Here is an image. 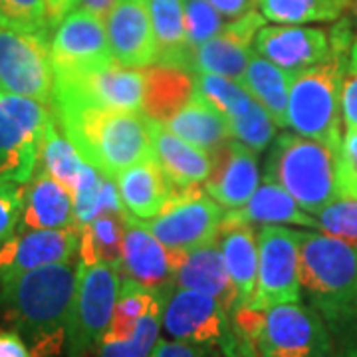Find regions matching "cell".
<instances>
[{"label":"cell","mask_w":357,"mask_h":357,"mask_svg":"<svg viewBox=\"0 0 357 357\" xmlns=\"http://www.w3.org/2000/svg\"><path fill=\"white\" fill-rule=\"evenodd\" d=\"M79 280V262H56L0 284V310L32 357H58Z\"/></svg>","instance_id":"cell-1"},{"label":"cell","mask_w":357,"mask_h":357,"mask_svg":"<svg viewBox=\"0 0 357 357\" xmlns=\"http://www.w3.org/2000/svg\"><path fill=\"white\" fill-rule=\"evenodd\" d=\"M52 114L77 153L103 177L115 178L141 161L155 159L147 115L56 98Z\"/></svg>","instance_id":"cell-2"},{"label":"cell","mask_w":357,"mask_h":357,"mask_svg":"<svg viewBox=\"0 0 357 357\" xmlns=\"http://www.w3.org/2000/svg\"><path fill=\"white\" fill-rule=\"evenodd\" d=\"M302 300L340 335L357 319V244L321 232H302Z\"/></svg>","instance_id":"cell-3"},{"label":"cell","mask_w":357,"mask_h":357,"mask_svg":"<svg viewBox=\"0 0 357 357\" xmlns=\"http://www.w3.org/2000/svg\"><path fill=\"white\" fill-rule=\"evenodd\" d=\"M264 178L284 187L310 215L342 197L337 189V151L298 133H282L272 141Z\"/></svg>","instance_id":"cell-4"},{"label":"cell","mask_w":357,"mask_h":357,"mask_svg":"<svg viewBox=\"0 0 357 357\" xmlns=\"http://www.w3.org/2000/svg\"><path fill=\"white\" fill-rule=\"evenodd\" d=\"M332 48L326 62L296 74L288 98V128L337 151L342 143V88L349 50Z\"/></svg>","instance_id":"cell-5"},{"label":"cell","mask_w":357,"mask_h":357,"mask_svg":"<svg viewBox=\"0 0 357 357\" xmlns=\"http://www.w3.org/2000/svg\"><path fill=\"white\" fill-rule=\"evenodd\" d=\"M119 286L121 274L117 266H84L79 262V280L66 328L68 357H89L98 349L114 318Z\"/></svg>","instance_id":"cell-6"},{"label":"cell","mask_w":357,"mask_h":357,"mask_svg":"<svg viewBox=\"0 0 357 357\" xmlns=\"http://www.w3.org/2000/svg\"><path fill=\"white\" fill-rule=\"evenodd\" d=\"M52 115L46 103L0 91V181L26 185L32 178Z\"/></svg>","instance_id":"cell-7"},{"label":"cell","mask_w":357,"mask_h":357,"mask_svg":"<svg viewBox=\"0 0 357 357\" xmlns=\"http://www.w3.org/2000/svg\"><path fill=\"white\" fill-rule=\"evenodd\" d=\"M163 330L178 342L215 347L225 357H241L230 312L213 296L173 286L163 306Z\"/></svg>","instance_id":"cell-8"},{"label":"cell","mask_w":357,"mask_h":357,"mask_svg":"<svg viewBox=\"0 0 357 357\" xmlns=\"http://www.w3.org/2000/svg\"><path fill=\"white\" fill-rule=\"evenodd\" d=\"M258 357H333V340L318 312L302 302L266 310Z\"/></svg>","instance_id":"cell-9"},{"label":"cell","mask_w":357,"mask_h":357,"mask_svg":"<svg viewBox=\"0 0 357 357\" xmlns=\"http://www.w3.org/2000/svg\"><path fill=\"white\" fill-rule=\"evenodd\" d=\"M0 91L52 105L50 40L0 26Z\"/></svg>","instance_id":"cell-10"},{"label":"cell","mask_w":357,"mask_h":357,"mask_svg":"<svg viewBox=\"0 0 357 357\" xmlns=\"http://www.w3.org/2000/svg\"><path fill=\"white\" fill-rule=\"evenodd\" d=\"M222 206L201 187L175 189V195L157 217L143 225L171 250L187 252L217 241Z\"/></svg>","instance_id":"cell-11"},{"label":"cell","mask_w":357,"mask_h":357,"mask_svg":"<svg viewBox=\"0 0 357 357\" xmlns=\"http://www.w3.org/2000/svg\"><path fill=\"white\" fill-rule=\"evenodd\" d=\"M300 246V230L262 227L258 232V278L252 306L268 310L284 302H302Z\"/></svg>","instance_id":"cell-12"},{"label":"cell","mask_w":357,"mask_h":357,"mask_svg":"<svg viewBox=\"0 0 357 357\" xmlns=\"http://www.w3.org/2000/svg\"><path fill=\"white\" fill-rule=\"evenodd\" d=\"M195 93L213 103L229 121L236 141L262 153L276 139V123L243 84L215 74H195Z\"/></svg>","instance_id":"cell-13"},{"label":"cell","mask_w":357,"mask_h":357,"mask_svg":"<svg viewBox=\"0 0 357 357\" xmlns=\"http://www.w3.org/2000/svg\"><path fill=\"white\" fill-rule=\"evenodd\" d=\"M50 54L54 77L82 76L115 62L103 20L79 6L54 28Z\"/></svg>","instance_id":"cell-14"},{"label":"cell","mask_w":357,"mask_h":357,"mask_svg":"<svg viewBox=\"0 0 357 357\" xmlns=\"http://www.w3.org/2000/svg\"><path fill=\"white\" fill-rule=\"evenodd\" d=\"M145 96V77L143 70L114 64L93 70L82 76L54 77V96L68 100L96 103L103 107L141 112Z\"/></svg>","instance_id":"cell-15"},{"label":"cell","mask_w":357,"mask_h":357,"mask_svg":"<svg viewBox=\"0 0 357 357\" xmlns=\"http://www.w3.org/2000/svg\"><path fill=\"white\" fill-rule=\"evenodd\" d=\"M79 248V229L16 230L0 244V284L36 268L74 260Z\"/></svg>","instance_id":"cell-16"},{"label":"cell","mask_w":357,"mask_h":357,"mask_svg":"<svg viewBox=\"0 0 357 357\" xmlns=\"http://www.w3.org/2000/svg\"><path fill=\"white\" fill-rule=\"evenodd\" d=\"M181 256V250L167 248L141 218L128 215L119 262V274L123 278L153 290L173 288Z\"/></svg>","instance_id":"cell-17"},{"label":"cell","mask_w":357,"mask_h":357,"mask_svg":"<svg viewBox=\"0 0 357 357\" xmlns=\"http://www.w3.org/2000/svg\"><path fill=\"white\" fill-rule=\"evenodd\" d=\"M266 18L258 10H248L243 16L230 20L215 38L204 42L192 54L195 74H215L243 82L244 72L252 58V40L264 26Z\"/></svg>","instance_id":"cell-18"},{"label":"cell","mask_w":357,"mask_h":357,"mask_svg":"<svg viewBox=\"0 0 357 357\" xmlns=\"http://www.w3.org/2000/svg\"><path fill=\"white\" fill-rule=\"evenodd\" d=\"M255 50L292 76L326 62L332 54L326 30L302 24L262 26L255 38Z\"/></svg>","instance_id":"cell-19"},{"label":"cell","mask_w":357,"mask_h":357,"mask_svg":"<svg viewBox=\"0 0 357 357\" xmlns=\"http://www.w3.org/2000/svg\"><path fill=\"white\" fill-rule=\"evenodd\" d=\"M109 50L117 64L147 68L155 64V34L149 0H117L105 18Z\"/></svg>","instance_id":"cell-20"},{"label":"cell","mask_w":357,"mask_h":357,"mask_svg":"<svg viewBox=\"0 0 357 357\" xmlns=\"http://www.w3.org/2000/svg\"><path fill=\"white\" fill-rule=\"evenodd\" d=\"M213 173L204 183L206 195L227 211L244 206L258 189V153L241 141H227L213 151Z\"/></svg>","instance_id":"cell-21"},{"label":"cell","mask_w":357,"mask_h":357,"mask_svg":"<svg viewBox=\"0 0 357 357\" xmlns=\"http://www.w3.org/2000/svg\"><path fill=\"white\" fill-rule=\"evenodd\" d=\"M149 119V117H147ZM149 135L157 163L177 189L201 187L213 173V153L181 139L163 121L149 119Z\"/></svg>","instance_id":"cell-22"},{"label":"cell","mask_w":357,"mask_h":357,"mask_svg":"<svg viewBox=\"0 0 357 357\" xmlns=\"http://www.w3.org/2000/svg\"><path fill=\"white\" fill-rule=\"evenodd\" d=\"M173 286L213 296L222 302L229 312L238 304V294L230 280L217 241L183 252Z\"/></svg>","instance_id":"cell-23"},{"label":"cell","mask_w":357,"mask_h":357,"mask_svg":"<svg viewBox=\"0 0 357 357\" xmlns=\"http://www.w3.org/2000/svg\"><path fill=\"white\" fill-rule=\"evenodd\" d=\"M20 220L24 229H77L72 195L44 167L26 183Z\"/></svg>","instance_id":"cell-24"},{"label":"cell","mask_w":357,"mask_h":357,"mask_svg":"<svg viewBox=\"0 0 357 357\" xmlns=\"http://www.w3.org/2000/svg\"><path fill=\"white\" fill-rule=\"evenodd\" d=\"M115 183L121 203L128 208L129 215L141 220L157 217L177 189L163 171V167L157 163V159L141 161L137 165L121 171L115 177Z\"/></svg>","instance_id":"cell-25"},{"label":"cell","mask_w":357,"mask_h":357,"mask_svg":"<svg viewBox=\"0 0 357 357\" xmlns=\"http://www.w3.org/2000/svg\"><path fill=\"white\" fill-rule=\"evenodd\" d=\"M220 252L238 294V304H250L258 278V238L252 225L225 215L220 222Z\"/></svg>","instance_id":"cell-26"},{"label":"cell","mask_w":357,"mask_h":357,"mask_svg":"<svg viewBox=\"0 0 357 357\" xmlns=\"http://www.w3.org/2000/svg\"><path fill=\"white\" fill-rule=\"evenodd\" d=\"M145 96L141 112L149 119H171L195 96V76L189 70L167 64H151L143 70Z\"/></svg>","instance_id":"cell-27"},{"label":"cell","mask_w":357,"mask_h":357,"mask_svg":"<svg viewBox=\"0 0 357 357\" xmlns=\"http://www.w3.org/2000/svg\"><path fill=\"white\" fill-rule=\"evenodd\" d=\"M227 217L248 225H260V227L296 225V227L316 229L314 215L306 213L296 203L292 195L274 181H266L264 185H260L248 203L236 211H227Z\"/></svg>","instance_id":"cell-28"},{"label":"cell","mask_w":357,"mask_h":357,"mask_svg":"<svg viewBox=\"0 0 357 357\" xmlns=\"http://www.w3.org/2000/svg\"><path fill=\"white\" fill-rule=\"evenodd\" d=\"M165 126L181 139L208 153L217 151L232 137L227 117L197 93L171 119H167Z\"/></svg>","instance_id":"cell-29"},{"label":"cell","mask_w":357,"mask_h":357,"mask_svg":"<svg viewBox=\"0 0 357 357\" xmlns=\"http://www.w3.org/2000/svg\"><path fill=\"white\" fill-rule=\"evenodd\" d=\"M155 34V64H167L192 72V50L185 32L183 0H149Z\"/></svg>","instance_id":"cell-30"},{"label":"cell","mask_w":357,"mask_h":357,"mask_svg":"<svg viewBox=\"0 0 357 357\" xmlns=\"http://www.w3.org/2000/svg\"><path fill=\"white\" fill-rule=\"evenodd\" d=\"M292 79V74L272 64L255 50L241 84L266 109L276 128L284 129L288 128V98Z\"/></svg>","instance_id":"cell-31"},{"label":"cell","mask_w":357,"mask_h":357,"mask_svg":"<svg viewBox=\"0 0 357 357\" xmlns=\"http://www.w3.org/2000/svg\"><path fill=\"white\" fill-rule=\"evenodd\" d=\"M128 213H103L79 229L77 260L84 266L91 264H112L119 268L123 230Z\"/></svg>","instance_id":"cell-32"},{"label":"cell","mask_w":357,"mask_h":357,"mask_svg":"<svg viewBox=\"0 0 357 357\" xmlns=\"http://www.w3.org/2000/svg\"><path fill=\"white\" fill-rule=\"evenodd\" d=\"M169 292H171V288L153 290V288H145L129 278H123L121 286H119V294H117V302H115L114 318L109 321V328L105 330L103 337H107V340L129 337L143 316H147L157 306L165 304Z\"/></svg>","instance_id":"cell-33"},{"label":"cell","mask_w":357,"mask_h":357,"mask_svg":"<svg viewBox=\"0 0 357 357\" xmlns=\"http://www.w3.org/2000/svg\"><path fill=\"white\" fill-rule=\"evenodd\" d=\"M40 157H42V167L56 181H60L70 191V195L76 191L79 178L84 175L86 167L89 165L88 161H84V157L77 153L76 147L68 141V137L58 131L54 115L44 129L42 143H40Z\"/></svg>","instance_id":"cell-34"},{"label":"cell","mask_w":357,"mask_h":357,"mask_svg":"<svg viewBox=\"0 0 357 357\" xmlns=\"http://www.w3.org/2000/svg\"><path fill=\"white\" fill-rule=\"evenodd\" d=\"M258 13L276 24H310L340 20L349 0H255Z\"/></svg>","instance_id":"cell-35"},{"label":"cell","mask_w":357,"mask_h":357,"mask_svg":"<svg viewBox=\"0 0 357 357\" xmlns=\"http://www.w3.org/2000/svg\"><path fill=\"white\" fill-rule=\"evenodd\" d=\"M165 306V304H163ZM163 306H157L137 321V328L129 337L107 340L102 337L96 354L98 357H149L159 342L163 328Z\"/></svg>","instance_id":"cell-36"},{"label":"cell","mask_w":357,"mask_h":357,"mask_svg":"<svg viewBox=\"0 0 357 357\" xmlns=\"http://www.w3.org/2000/svg\"><path fill=\"white\" fill-rule=\"evenodd\" d=\"M0 26L50 38L46 0H0Z\"/></svg>","instance_id":"cell-37"},{"label":"cell","mask_w":357,"mask_h":357,"mask_svg":"<svg viewBox=\"0 0 357 357\" xmlns=\"http://www.w3.org/2000/svg\"><path fill=\"white\" fill-rule=\"evenodd\" d=\"M316 230L349 244H357V199L340 197L316 215Z\"/></svg>","instance_id":"cell-38"},{"label":"cell","mask_w":357,"mask_h":357,"mask_svg":"<svg viewBox=\"0 0 357 357\" xmlns=\"http://www.w3.org/2000/svg\"><path fill=\"white\" fill-rule=\"evenodd\" d=\"M183 13H185L187 42L191 46L192 54L199 46L215 38L225 28L222 14L218 13L208 0H183Z\"/></svg>","instance_id":"cell-39"},{"label":"cell","mask_w":357,"mask_h":357,"mask_svg":"<svg viewBox=\"0 0 357 357\" xmlns=\"http://www.w3.org/2000/svg\"><path fill=\"white\" fill-rule=\"evenodd\" d=\"M337 189L342 197L357 199V128H347L337 147Z\"/></svg>","instance_id":"cell-40"},{"label":"cell","mask_w":357,"mask_h":357,"mask_svg":"<svg viewBox=\"0 0 357 357\" xmlns=\"http://www.w3.org/2000/svg\"><path fill=\"white\" fill-rule=\"evenodd\" d=\"M24 206V191L18 183L0 181V244L18 230Z\"/></svg>","instance_id":"cell-41"},{"label":"cell","mask_w":357,"mask_h":357,"mask_svg":"<svg viewBox=\"0 0 357 357\" xmlns=\"http://www.w3.org/2000/svg\"><path fill=\"white\" fill-rule=\"evenodd\" d=\"M149 357H225L215 347L206 345H195L178 340H161L155 345L153 354Z\"/></svg>","instance_id":"cell-42"},{"label":"cell","mask_w":357,"mask_h":357,"mask_svg":"<svg viewBox=\"0 0 357 357\" xmlns=\"http://www.w3.org/2000/svg\"><path fill=\"white\" fill-rule=\"evenodd\" d=\"M342 121L345 129L357 128V68L347 66L342 88Z\"/></svg>","instance_id":"cell-43"},{"label":"cell","mask_w":357,"mask_h":357,"mask_svg":"<svg viewBox=\"0 0 357 357\" xmlns=\"http://www.w3.org/2000/svg\"><path fill=\"white\" fill-rule=\"evenodd\" d=\"M0 357H32V351L16 330H0Z\"/></svg>","instance_id":"cell-44"},{"label":"cell","mask_w":357,"mask_h":357,"mask_svg":"<svg viewBox=\"0 0 357 357\" xmlns=\"http://www.w3.org/2000/svg\"><path fill=\"white\" fill-rule=\"evenodd\" d=\"M208 2H211L222 16L234 20V18H238V16H243L244 13L250 10V4H252L255 0H208Z\"/></svg>","instance_id":"cell-45"},{"label":"cell","mask_w":357,"mask_h":357,"mask_svg":"<svg viewBox=\"0 0 357 357\" xmlns=\"http://www.w3.org/2000/svg\"><path fill=\"white\" fill-rule=\"evenodd\" d=\"M340 345L335 357H357V319L337 335Z\"/></svg>","instance_id":"cell-46"},{"label":"cell","mask_w":357,"mask_h":357,"mask_svg":"<svg viewBox=\"0 0 357 357\" xmlns=\"http://www.w3.org/2000/svg\"><path fill=\"white\" fill-rule=\"evenodd\" d=\"M79 0H46L48 4V18H50L52 30L64 20L68 14L77 6Z\"/></svg>","instance_id":"cell-47"},{"label":"cell","mask_w":357,"mask_h":357,"mask_svg":"<svg viewBox=\"0 0 357 357\" xmlns=\"http://www.w3.org/2000/svg\"><path fill=\"white\" fill-rule=\"evenodd\" d=\"M115 2L117 0H79L77 4H79V8H84V10H88V13L96 14L102 20H105L107 14L112 13V8L115 6Z\"/></svg>","instance_id":"cell-48"},{"label":"cell","mask_w":357,"mask_h":357,"mask_svg":"<svg viewBox=\"0 0 357 357\" xmlns=\"http://www.w3.org/2000/svg\"><path fill=\"white\" fill-rule=\"evenodd\" d=\"M349 4H351V8H354V14H356V18H357V0H349Z\"/></svg>","instance_id":"cell-49"}]
</instances>
